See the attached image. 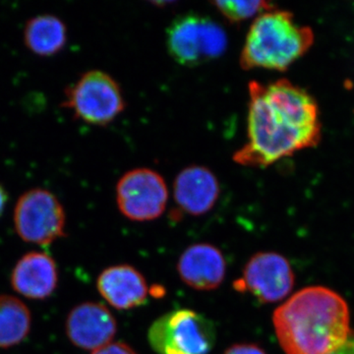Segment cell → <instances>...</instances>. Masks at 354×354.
Returning <instances> with one entry per match:
<instances>
[{
	"label": "cell",
	"mask_w": 354,
	"mask_h": 354,
	"mask_svg": "<svg viewBox=\"0 0 354 354\" xmlns=\"http://www.w3.org/2000/svg\"><path fill=\"white\" fill-rule=\"evenodd\" d=\"M248 95L247 141L232 157L237 165L269 167L318 143V108L301 88L286 79L270 84L251 81Z\"/></svg>",
	"instance_id": "6da1fadb"
},
{
	"label": "cell",
	"mask_w": 354,
	"mask_h": 354,
	"mask_svg": "<svg viewBox=\"0 0 354 354\" xmlns=\"http://www.w3.org/2000/svg\"><path fill=\"white\" fill-rule=\"evenodd\" d=\"M272 322L286 354H333L351 334L348 305L323 286L298 291L274 311Z\"/></svg>",
	"instance_id": "7a4b0ae2"
},
{
	"label": "cell",
	"mask_w": 354,
	"mask_h": 354,
	"mask_svg": "<svg viewBox=\"0 0 354 354\" xmlns=\"http://www.w3.org/2000/svg\"><path fill=\"white\" fill-rule=\"evenodd\" d=\"M314 41L308 27L298 25L286 11H267L249 28L239 64L243 70L283 71L309 50Z\"/></svg>",
	"instance_id": "3957f363"
},
{
	"label": "cell",
	"mask_w": 354,
	"mask_h": 354,
	"mask_svg": "<svg viewBox=\"0 0 354 354\" xmlns=\"http://www.w3.org/2000/svg\"><path fill=\"white\" fill-rule=\"evenodd\" d=\"M158 354H209L216 339L215 325L190 309L169 312L156 320L148 333Z\"/></svg>",
	"instance_id": "277c9868"
},
{
	"label": "cell",
	"mask_w": 354,
	"mask_h": 354,
	"mask_svg": "<svg viewBox=\"0 0 354 354\" xmlns=\"http://www.w3.org/2000/svg\"><path fill=\"white\" fill-rule=\"evenodd\" d=\"M227 44L223 27L199 14L179 16L167 29V50L183 66H199L216 59L227 50Z\"/></svg>",
	"instance_id": "5b68a950"
},
{
	"label": "cell",
	"mask_w": 354,
	"mask_h": 354,
	"mask_svg": "<svg viewBox=\"0 0 354 354\" xmlns=\"http://www.w3.org/2000/svg\"><path fill=\"white\" fill-rule=\"evenodd\" d=\"M62 106L78 120L106 127L125 109L120 84L102 70H90L65 90Z\"/></svg>",
	"instance_id": "8992f818"
},
{
	"label": "cell",
	"mask_w": 354,
	"mask_h": 354,
	"mask_svg": "<svg viewBox=\"0 0 354 354\" xmlns=\"http://www.w3.org/2000/svg\"><path fill=\"white\" fill-rule=\"evenodd\" d=\"M14 227L22 241L48 246L65 235L66 215L58 198L44 188L21 195L13 213Z\"/></svg>",
	"instance_id": "52a82bcc"
},
{
	"label": "cell",
	"mask_w": 354,
	"mask_h": 354,
	"mask_svg": "<svg viewBox=\"0 0 354 354\" xmlns=\"http://www.w3.org/2000/svg\"><path fill=\"white\" fill-rule=\"evenodd\" d=\"M169 189L158 172L139 167L125 172L116 185L118 209L128 220L149 221L164 214Z\"/></svg>",
	"instance_id": "ba28073f"
},
{
	"label": "cell",
	"mask_w": 354,
	"mask_h": 354,
	"mask_svg": "<svg viewBox=\"0 0 354 354\" xmlns=\"http://www.w3.org/2000/svg\"><path fill=\"white\" fill-rule=\"evenodd\" d=\"M295 274L288 261L274 252L255 254L246 263L235 290L248 292L262 304L283 299L292 290Z\"/></svg>",
	"instance_id": "9c48e42d"
},
{
	"label": "cell",
	"mask_w": 354,
	"mask_h": 354,
	"mask_svg": "<svg viewBox=\"0 0 354 354\" xmlns=\"http://www.w3.org/2000/svg\"><path fill=\"white\" fill-rule=\"evenodd\" d=\"M65 330L77 348L95 351L111 344L118 332V324L104 305L84 302L70 311Z\"/></svg>",
	"instance_id": "30bf717a"
},
{
	"label": "cell",
	"mask_w": 354,
	"mask_h": 354,
	"mask_svg": "<svg viewBox=\"0 0 354 354\" xmlns=\"http://www.w3.org/2000/svg\"><path fill=\"white\" fill-rule=\"evenodd\" d=\"M221 186L216 174L204 165H189L177 174L174 196L181 213L202 216L215 207Z\"/></svg>",
	"instance_id": "8fae6325"
},
{
	"label": "cell",
	"mask_w": 354,
	"mask_h": 354,
	"mask_svg": "<svg viewBox=\"0 0 354 354\" xmlns=\"http://www.w3.org/2000/svg\"><path fill=\"white\" fill-rule=\"evenodd\" d=\"M177 271L181 281L193 290H213L223 283L227 263L218 247L209 243L193 244L181 254Z\"/></svg>",
	"instance_id": "7c38bea8"
},
{
	"label": "cell",
	"mask_w": 354,
	"mask_h": 354,
	"mask_svg": "<svg viewBox=\"0 0 354 354\" xmlns=\"http://www.w3.org/2000/svg\"><path fill=\"white\" fill-rule=\"evenodd\" d=\"M10 281L13 290L23 297L46 299L57 288V263L46 253L26 254L14 267Z\"/></svg>",
	"instance_id": "4fadbf2b"
},
{
	"label": "cell",
	"mask_w": 354,
	"mask_h": 354,
	"mask_svg": "<svg viewBox=\"0 0 354 354\" xmlns=\"http://www.w3.org/2000/svg\"><path fill=\"white\" fill-rule=\"evenodd\" d=\"M97 290L111 306L130 310L147 302L149 288L143 274L129 265L109 267L100 274Z\"/></svg>",
	"instance_id": "5bb4252c"
},
{
	"label": "cell",
	"mask_w": 354,
	"mask_h": 354,
	"mask_svg": "<svg viewBox=\"0 0 354 354\" xmlns=\"http://www.w3.org/2000/svg\"><path fill=\"white\" fill-rule=\"evenodd\" d=\"M67 41V28L64 21L51 14H41L27 21L24 44L39 57H53L64 50Z\"/></svg>",
	"instance_id": "9a60e30c"
},
{
	"label": "cell",
	"mask_w": 354,
	"mask_h": 354,
	"mask_svg": "<svg viewBox=\"0 0 354 354\" xmlns=\"http://www.w3.org/2000/svg\"><path fill=\"white\" fill-rule=\"evenodd\" d=\"M32 317L24 302L12 295H0V348L24 341L31 330Z\"/></svg>",
	"instance_id": "2e32d148"
},
{
	"label": "cell",
	"mask_w": 354,
	"mask_h": 354,
	"mask_svg": "<svg viewBox=\"0 0 354 354\" xmlns=\"http://www.w3.org/2000/svg\"><path fill=\"white\" fill-rule=\"evenodd\" d=\"M216 10L232 23L257 17L261 14L272 10L274 7L266 1H214L212 2Z\"/></svg>",
	"instance_id": "e0dca14e"
},
{
	"label": "cell",
	"mask_w": 354,
	"mask_h": 354,
	"mask_svg": "<svg viewBox=\"0 0 354 354\" xmlns=\"http://www.w3.org/2000/svg\"><path fill=\"white\" fill-rule=\"evenodd\" d=\"M92 354H138L124 342H111Z\"/></svg>",
	"instance_id": "ac0fdd59"
},
{
	"label": "cell",
	"mask_w": 354,
	"mask_h": 354,
	"mask_svg": "<svg viewBox=\"0 0 354 354\" xmlns=\"http://www.w3.org/2000/svg\"><path fill=\"white\" fill-rule=\"evenodd\" d=\"M223 354H267L264 349L254 344H237L228 348Z\"/></svg>",
	"instance_id": "d6986e66"
},
{
	"label": "cell",
	"mask_w": 354,
	"mask_h": 354,
	"mask_svg": "<svg viewBox=\"0 0 354 354\" xmlns=\"http://www.w3.org/2000/svg\"><path fill=\"white\" fill-rule=\"evenodd\" d=\"M333 354H354V333L349 334L346 342Z\"/></svg>",
	"instance_id": "ffe728a7"
},
{
	"label": "cell",
	"mask_w": 354,
	"mask_h": 354,
	"mask_svg": "<svg viewBox=\"0 0 354 354\" xmlns=\"http://www.w3.org/2000/svg\"><path fill=\"white\" fill-rule=\"evenodd\" d=\"M7 200H8V195H7L6 189L3 186L0 184V216L3 213L6 209Z\"/></svg>",
	"instance_id": "44dd1931"
}]
</instances>
